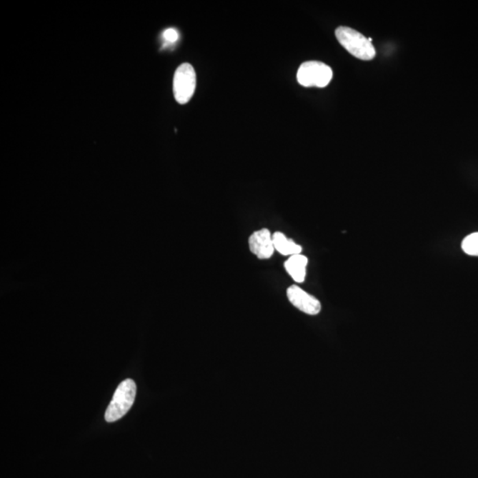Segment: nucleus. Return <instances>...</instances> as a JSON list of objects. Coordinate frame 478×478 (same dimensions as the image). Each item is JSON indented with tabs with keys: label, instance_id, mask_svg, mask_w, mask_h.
<instances>
[{
	"label": "nucleus",
	"instance_id": "obj_3",
	"mask_svg": "<svg viewBox=\"0 0 478 478\" xmlns=\"http://www.w3.org/2000/svg\"><path fill=\"white\" fill-rule=\"evenodd\" d=\"M333 72L331 66L320 61H307L299 66V84L304 87L324 88L331 83Z\"/></svg>",
	"mask_w": 478,
	"mask_h": 478
},
{
	"label": "nucleus",
	"instance_id": "obj_10",
	"mask_svg": "<svg viewBox=\"0 0 478 478\" xmlns=\"http://www.w3.org/2000/svg\"><path fill=\"white\" fill-rule=\"evenodd\" d=\"M179 33L174 29H166L164 33H163V39L168 43L172 44L176 42L177 39H179Z\"/></svg>",
	"mask_w": 478,
	"mask_h": 478
},
{
	"label": "nucleus",
	"instance_id": "obj_2",
	"mask_svg": "<svg viewBox=\"0 0 478 478\" xmlns=\"http://www.w3.org/2000/svg\"><path fill=\"white\" fill-rule=\"evenodd\" d=\"M136 385L132 379H126L119 384L114 392L112 402L107 407L105 419L114 422L124 417L131 409L135 402Z\"/></svg>",
	"mask_w": 478,
	"mask_h": 478
},
{
	"label": "nucleus",
	"instance_id": "obj_6",
	"mask_svg": "<svg viewBox=\"0 0 478 478\" xmlns=\"http://www.w3.org/2000/svg\"><path fill=\"white\" fill-rule=\"evenodd\" d=\"M248 243L252 253L261 259L272 258L275 251L273 236L268 229H262L254 232L250 236Z\"/></svg>",
	"mask_w": 478,
	"mask_h": 478
},
{
	"label": "nucleus",
	"instance_id": "obj_1",
	"mask_svg": "<svg viewBox=\"0 0 478 478\" xmlns=\"http://www.w3.org/2000/svg\"><path fill=\"white\" fill-rule=\"evenodd\" d=\"M336 38L344 49L362 61H370L376 56L372 41L354 29L341 27L336 29Z\"/></svg>",
	"mask_w": 478,
	"mask_h": 478
},
{
	"label": "nucleus",
	"instance_id": "obj_9",
	"mask_svg": "<svg viewBox=\"0 0 478 478\" xmlns=\"http://www.w3.org/2000/svg\"><path fill=\"white\" fill-rule=\"evenodd\" d=\"M462 248L470 257H478V232L467 236L462 241Z\"/></svg>",
	"mask_w": 478,
	"mask_h": 478
},
{
	"label": "nucleus",
	"instance_id": "obj_8",
	"mask_svg": "<svg viewBox=\"0 0 478 478\" xmlns=\"http://www.w3.org/2000/svg\"><path fill=\"white\" fill-rule=\"evenodd\" d=\"M273 243L275 249L283 255L300 254L302 247L296 244L294 240L288 239L287 236L280 231L274 233Z\"/></svg>",
	"mask_w": 478,
	"mask_h": 478
},
{
	"label": "nucleus",
	"instance_id": "obj_5",
	"mask_svg": "<svg viewBox=\"0 0 478 478\" xmlns=\"http://www.w3.org/2000/svg\"><path fill=\"white\" fill-rule=\"evenodd\" d=\"M287 297L292 305L303 313L309 316H317L321 312L320 302L297 285H292L287 289Z\"/></svg>",
	"mask_w": 478,
	"mask_h": 478
},
{
	"label": "nucleus",
	"instance_id": "obj_4",
	"mask_svg": "<svg viewBox=\"0 0 478 478\" xmlns=\"http://www.w3.org/2000/svg\"><path fill=\"white\" fill-rule=\"evenodd\" d=\"M196 73L191 64L184 63L177 68L174 76V96L179 104H186L194 96L196 89Z\"/></svg>",
	"mask_w": 478,
	"mask_h": 478
},
{
	"label": "nucleus",
	"instance_id": "obj_7",
	"mask_svg": "<svg viewBox=\"0 0 478 478\" xmlns=\"http://www.w3.org/2000/svg\"><path fill=\"white\" fill-rule=\"evenodd\" d=\"M307 263H309V259L305 255H292L284 262V268L292 279L297 283H303L306 279Z\"/></svg>",
	"mask_w": 478,
	"mask_h": 478
}]
</instances>
